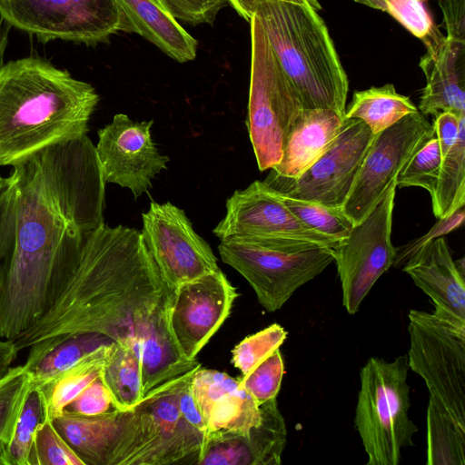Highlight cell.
I'll list each match as a JSON object with an SVG mask.
<instances>
[{
    "label": "cell",
    "instance_id": "cell-1",
    "mask_svg": "<svg viewBox=\"0 0 465 465\" xmlns=\"http://www.w3.org/2000/svg\"><path fill=\"white\" fill-rule=\"evenodd\" d=\"M105 181L87 134L12 166L0 193V338L45 314L89 234L104 223Z\"/></svg>",
    "mask_w": 465,
    "mask_h": 465
},
{
    "label": "cell",
    "instance_id": "cell-2",
    "mask_svg": "<svg viewBox=\"0 0 465 465\" xmlns=\"http://www.w3.org/2000/svg\"><path fill=\"white\" fill-rule=\"evenodd\" d=\"M175 290L141 232L104 223L87 237L45 314L15 346L18 352L30 349L25 364L31 368L77 333H98L128 343L140 358L145 396L201 366L183 359L171 338L168 320Z\"/></svg>",
    "mask_w": 465,
    "mask_h": 465
},
{
    "label": "cell",
    "instance_id": "cell-3",
    "mask_svg": "<svg viewBox=\"0 0 465 465\" xmlns=\"http://www.w3.org/2000/svg\"><path fill=\"white\" fill-rule=\"evenodd\" d=\"M99 102L89 83L39 56L0 64V166L88 132Z\"/></svg>",
    "mask_w": 465,
    "mask_h": 465
},
{
    "label": "cell",
    "instance_id": "cell-4",
    "mask_svg": "<svg viewBox=\"0 0 465 465\" xmlns=\"http://www.w3.org/2000/svg\"><path fill=\"white\" fill-rule=\"evenodd\" d=\"M255 15L303 109L344 116L348 77L318 11L308 4L262 0Z\"/></svg>",
    "mask_w": 465,
    "mask_h": 465
},
{
    "label": "cell",
    "instance_id": "cell-5",
    "mask_svg": "<svg viewBox=\"0 0 465 465\" xmlns=\"http://www.w3.org/2000/svg\"><path fill=\"white\" fill-rule=\"evenodd\" d=\"M195 371L156 387L123 411L105 465H198L205 436L184 420L178 407L181 388Z\"/></svg>",
    "mask_w": 465,
    "mask_h": 465
},
{
    "label": "cell",
    "instance_id": "cell-6",
    "mask_svg": "<svg viewBox=\"0 0 465 465\" xmlns=\"http://www.w3.org/2000/svg\"><path fill=\"white\" fill-rule=\"evenodd\" d=\"M407 356L393 361L371 357L360 372L355 426L368 465H398L402 448L413 446L417 426L409 417Z\"/></svg>",
    "mask_w": 465,
    "mask_h": 465
},
{
    "label": "cell",
    "instance_id": "cell-7",
    "mask_svg": "<svg viewBox=\"0 0 465 465\" xmlns=\"http://www.w3.org/2000/svg\"><path fill=\"white\" fill-rule=\"evenodd\" d=\"M249 23L251 75L247 126L259 170L263 172L281 161L287 134L303 106L255 14Z\"/></svg>",
    "mask_w": 465,
    "mask_h": 465
},
{
    "label": "cell",
    "instance_id": "cell-8",
    "mask_svg": "<svg viewBox=\"0 0 465 465\" xmlns=\"http://www.w3.org/2000/svg\"><path fill=\"white\" fill-rule=\"evenodd\" d=\"M223 262L252 286L269 312L281 309L301 286L334 262V249L313 244L275 246L250 242L221 241Z\"/></svg>",
    "mask_w": 465,
    "mask_h": 465
},
{
    "label": "cell",
    "instance_id": "cell-9",
    "mask_svg": "<svg viewBox=\"0 0 465 465\" xmlns=\"http://www.w3.org/2000/svg\"><path fill=\"white\" fill-rule=\"evenodd\" d=\"M408 317L409 369L424 380L429 398L465 428V326L418 310Z\"/></svg>",
    "mask_w": 465,
    "mask_h": 465
},
{
    "label": "cell",
    "instance_id": "cell-10",
    "mask_svg": "<svg viewBox=\"0 0 465 465\" xmlns=\"http://www.w3.org/2000/svg\"><path fill=\"white\" fill-rule=\"evenodd\" d=\"M0 16L44 44L96 45L120 31L133 33L115 0H0Z\"/></svg>",
    "mask_w": 465,
    "mask_h": 465
},
{
    "label": "cell",
    "instance_id": "cell-11",
    "mask_svg": "<svg viewBox=\"0 0 465 465\" xmlns=\"http://www.w3.org/2000/svg\"><path fill=\"white\" fill-rule=\"evenodd\" d=\"M213 232L220 241L275 246L313 244L335 249L340 242L305 225L286 206L281 193L262 181L228 198L225 216Z\"/></svg>",
    "mask_w": 465,
    "mask_h": 465
},
{
    "label": "cell",
    "instance_id": "cell-12",
    "mask_svg": "<svg viewBox=\"0 0 465 465\" xmlns=\"http://www.w3.org/2000/svg\"><path fill=\"white\" fill-rule=\"evenodd\" d=\"M396 188L394 181L334 249L342 304L350 314L359 311L374 283L394 263L397 248L391 242V225Z\"/></svg>",
    "mask_w": 465,
    "mask_h": 465
},
{
    "label": "cell",
    "instance_id": "cell-13",
    "mask_svg": "<svg viewBox=\"0 0 465 465\" xmlns=\"http://www.w3.org/2000/svg\"><path fill=\"white\" fill-rule=\"evenodd\" d=\"M374 136L362 121L344 118L331 145L300 176L283 178L271 172L263 182L286 196L341 208Z\"/></svg>",
    "mask_w": 465,
    "mask_h": 465
},
{
    "label": "cell",
    "instance_id": "cell-14",
    "mask_svg": "<svg viewBox=\"0 0 465 465\" xmlns=\"http://www.w3.org/2000/svg\"><path fill=\"white\" fill-rule=\"evenodd\" d=\"M434 135L432 124L420 111L375 134L341 207L353 224L373 209L410 159Z\"/></svg>",
    "mask_w": 465,
    "mask_h": 465
},
{
    "label": "cell",
    "instance_id": "cell-15",
    "mask_svg": "<svg viewBox=\"0 0 465 465\" xmlns=\"http://www.w3.org/2000/svg\"><path fill=\"white\" fill-rule=\"evenodd\" d=\"M142 218L143 242L175 287L220 269L210 245L195 232L183 210L170 202H152Z\"/></svg>",
    "mask_w": 465,
    "mask_h": 465
},
{
    "label": "cell",
    "instance_id": "cell-16",
    "mask_svg": "<svg viewBox=\"0 0 465 465\" xmlns=\"http://www.w3.org/2000/svg\"><path fill=\"white\" fill-rule=\"evenodd\" d=\"M238 293L219 269L176 287L168 329L181 357L196 356L230 315Z\"/></svg>",
    "mask_w": 465,
    "mask_h": 465
},
{
    "label": "cell",
    "instance_id": "cell-17",
    "mask_svg": "<svg viewBox=\"0 0 465 465\" xmlns=\"http://www.w3.org/2000/svg\"><path fill=\"white\" fill-rule=\"evenodd\" d=\"M153 120L136 122L117 114L98 131L95 146L105 183L128 188L135 198L147 193L152 180L167 168L169 157L152 140Z\"/></svg>",
    "mask_w": 465,
    "mask_h": 465
},
{
    "label": "cell",
    "instance_id": "cell-18",
    "mask_svg": "<svg viewBox=\"0 0 465 465\" xmlns=\"http://www.w3.org/2000/svg\"><path fill=\"white\" fill-rule=\"evenodd\" d=\"M402 265V271L432 301L433 313L465 326L464 258L452 259L443 236L425 242Z\"/></svg>",
    "mask_w": 465,
    "mask_h": 465
},
{
    "label": "cell",
    "instance_id": "cell-19",
    "mask_svg": "<svg viewBox=\"0 0 465 465\" xmlns=\"http://www.w3.org/2000/svg\"><path fill=\"white\" fill-rule=\"evenodd\" d=\"M190 389L205 422L206 440L220 433H245L261 421L260 405L239 378L200 367L191 377Z\"/></svg>",
    "mask_w": 465,
    "mask_h": 465
},
{
    "label": "cell",
    "instance_id": "cell-20",
    "mask_svg": "<svg viewBox=\"0 0 465 465\" xmlns=\"http://www.w3.org/2000/svg\"><path fill=\"white\" fill-rule=\"evenodd\" d=\"M262 419L245 433H220L208 438L198 465H279L287 429L277 398L260 404Z\"/></svg>",
    "mask_w": 465,
    "mask_h": 465
},
{
    "label": "cell",
    "instance_id": "cell-21",
    "mask_svg": "<svg viewBox=\"0 0 465 465\" xmlns=\"http://www.w3.org/2000/svg\"><path fill=\"white\" fill-rule=\"evenodd\" d=\"M419 64L426 85L418 110L424 115L450 112L465 116V40L446 36L436 50L421 56Z\"/></svg>",
    "mask_w": 465,
    "mask_h": 465
},
{
    "label": "cell",
    "instance_id": "cell-22",
    "mask_svg": "<svg viewBox=\"0 0 465 465\" xmlns=\"http://www.w3.org/2000/svg\"><path fill=\"white\" fill-rule=\"evenodd\" d=\"M344 118L331 109H303L287 134L281 161L271 172L283 178L300 176L331 145Z\"/></svg>",
    "mask_w": 465,
    "mask_h": 465
},
{
    "label": "cell",
    "instance_id": "cell-23",
    "mask_svg": "<svg viewBox=\"0 0 465 465\" xmlns=\"http://www.w3.org/2000/svg\"><path fill=\"white\" fill-rule=\"evenodd\" d=\"M136 33L179 63L196 57L198 41L161 0H115Z\"/></svg>",
    "mask_w": 465,
    "mask_h": 465
},
{
    "label": "cell",
    "instance_id": "cell-24",
    "mask_svg": "<svg viewBox=\"0 0 465 465\" xmlns=\"http://www.w3.org/2000/svg\"><path fill=\"white\" fill-rule=\"evenodd\" d=\"M122 415L123 411L114 408L96 416H83L64 410L53 423L85 465H105Z\"/></svg>",
    "mask_w": 465,
    "mask_h": 465
},
{
    "label": "cell",
    "instance_id": "cell-25",
    "mask_svg": "<svg viewBox=\"0 0 465 465\" xmlns=\"http://www.w3.org/2000/svg\"><path fill=\"white\" fill-rule=\"evenodd\" d=\"M110 343L102 345L60 371L36 390L44 420H54L94 380L100 377Z\"/></svg>",
    "mask_w": 465,
    "mask_h": 465
},
{
    "label": "cell",
    "instance_id": "cell-26",
    "mask_svg": "<svg viewBox=\"0 0 465 465\" xmlns=\"http://www.w3.org/2000/svg\"><path fill=\"white\" fill-rule=\"evenodd\" d=\"M100 378L112 396L113 408L116 410L130 411L144 398L140 358L128 343H110Z\"/></svg>",
    "mask_w": 465,
    "mask_h": 465
},
{
    "label": "cell",
    "instance_id": "cell-27",
    "mask_svg": "<svg viewBox=\"0 0 465 465\" xmlns=\"http://www.w3.org/2000/svg\"><path fill=\"white\" fill-rule=\"evenodd\" d=\"M418 111L409 96L399 94L392 84H386L354 92L344 117L362 121L377 134Z\"/></svg>",
    "mask_w": 465,
    "mask_h": 465
},
{
    "label": "cell",
    "instance_id": "cell-28",
    "mask_svg": "<svg viewBox=\"0 0 465 465\" xmlns=\"http://www.w3.org/2000/svg\"><path fill=\"white\" fill-rule=\"evenodd\" d=\"M428 465L465 464V428L429 398L427 409Z\"/></svg>",
    "mask_w": 465,
    "mask_h": 465
},
{
    "label": "cell",
    "instance_id": "cell-29",
    "mask_svg": "<svg viewBox=\"0 0 465 465\" xmlns=\"http://www.w3.org/2000/svg\"><path fill=\"white\" fill-rule=\"evenodd\" d=\"M431 196L432 211L438 219L451 215L465 204V124L455 143L443 157Z\"/></svg>",
    "mask_w": 465,
    "mask_h": 465
},
{
    "label": "cell",
    "instance_id": "cell-30",
    "mask_svg": "<svg viewBox=\"0 0 465 465\" xmlns=\"http://www.w3.org/2000/svg\"><path fill=\"white\" fill-rule=\"evenodd\" d=\"M33 390L25 365L10 367L0 378V465H6V454L25 402Z\"/></svg>",
    "mask_w": 465,
    "mask_h": 465
},
{
    "label": "cell",
    "instance_id": "cell-31",
    "mask_svg": "<svg viewBox=\"0 0 465 465\" xmlns=\"http://www.w3.org/2000/svg\"><path fill=\"white\" fill-rule=\"evenodd\" d=\"M112 341L102 334L93 332L77 333L64 339L48 351L28 370L33 389L39 388L87 353Z\"/></svg>",
    "mask_w": 465,
    "mask_h": 465
},
{
    "label": "cell",
    "instance_id": "cell-32",
    "mask_svg": "<svg viewBox=\"0 0 465 465\" xmlns=\"http://www.w3.org/2000/svg\"><path fill=\"white\" fill-rule=\"evenodd\" d=\"M388 13L414 36L421 40L426 52L436 50L445 35L433 23L421 0H353Z\"/></svg>",
    "mask_w": 465,
    "mask_h": 465
},
{
    "label": "cell",
    "instance_id": "cell-33",
    "mask_svg": "<svg viewBox=\"0 0 465 465\" xmlns=\"http://www.w3.org/2000/svg\"><path fill=\"white\" fill-rule=\"evenodd\" d=\"M281 195L286 206L299 220L324 235L341 241L349 235L354 225L341 208L294 199L282 193Z\"/></svg>",
    "mask_w": 465,
    "mask_h": 465
},
{
    "label": "cell",
    "instance_id": "cell-34",
    "mask_svg": "<svg viewBox=\"0 0 465 465\" xmlns=\"http://www.w3.org/2000/svg\"><path fill=\"white\" fill-rule=\"evenodd\" d=\"M436 136L430 138L410 159L396 178V186L421 187L431 195L434 192L442 163Z\"/></svg>",
    "mask_w": 465,
    "mask_h": 465
},
{
    "label": "cell",
    "instance_id": "cell-35",
    "mask_svg": "<svg viewBox=\"0 0 465 465\" xmlns=\"http://www.w3.org/2000/svg\"><path fill=\"white\" fill-rule=\"evenodd\" d=\"M286 330L272 323L241 341L232 351V363L242 375L247 374L275 350L280 349L287 337Z\"/></svg>",
    "mask_w": 465,
    "mask_h": 465
},
{
    "label": "cell",
    "instance_id": "cell-36",
    "mask_svg": "<svg viewBox=\"0 0 465 465\" xmlns=\"http://www.w3.org/2000/svg\"><path fill=\"white\" fill-rule=\"evenodd\" d=\"M29 465H85L52 420L45 419L37 427Z\"/></svg>",
    "mask_w": 465,
    "mask_h": 465
},
{
    "label": "cell",
    "instance_id": "cell-37",
    "mask_svg": "<svg viewBox=\"0 0 465 465\" xmlns=\"http://www.w3.org/2000/svg\"><path fill=\"white\" fill-rule=\"evenodd\" d=\"M44 420V412L36 390L29 393L6 454V465H29L35 434Z\"/></svg>",
    "mask_w": 465,
    "mask_h": 465
},
{
    "label": "cell",
    "instance_id": "cell-38",
    "mask_svg": "<svg viewBox=\"0 0 465 465\" xmlns=\"http://www.w3.org/2000/svg\"><path fill=\"white\" fill-rule=\"evenodd\" d=\"M283 374L284 363L280 349H277L239 380L246 391L260 405L277 398Z\"/></svg>",
    "mask_w": 465,
    "mask_h": 465
},
{
    "label": "cell",
    "instance_id": "cell-39",
    "mask_svg": "<svg viewBox=\"0 0 465 465\" xmlns=\"http://www.w3.org/2000/svg\"><path fill=\"white\" fill-rule=\"evenodd\" d=\"M178 20L190 25H213L226 0H161Z\"/></svg>",
    "mask_w": 465,
    "mask_h": 465
},
{
    "label": "cell",
    "instance_id": "cell-40",
    "mask_svg": "<svg viewBox=\"0 0 465 465\" xmlns=\"http://www.w3.org/2000/svg\"><path fill=\"white\" fill-rule=\"evenodd\" d=\"M113 407L112 396L101 378L90 383L64 410L83 416L105 413Z\"/></svg>",
    "mask_w": 465,
    "mask_h": 465
},
{
    "label": "cell",
    "instance_id": "cell-41",
    "mask_svg": "<svg viewBox=\"0 0 465 465\" xmlns=\"http://www.w3.org/2000/svg\"><path fill=\"white\" fill-rule=\"evenodd\" d=\"M464 217V206H462L449 217L439 219V222H437V223H435L434 226L431 227L430 231L423 236L415 239L400 248H397L396 257L393 264L402 265L406 260L425 242H430L435 238L444 236L445 234L459 228L462 224Z\"/></svg>",
    "mask_w": 465,
    "mask_h": 465
},
{
    "label": "cell",
    "instance_id": "cell-42",
    "mask_svg": "<svg viewBox=\"0 0 465 465\" xmlns=\"http://www.w3.org/2000/svg\"><path fill=\"white\" fill-rule=\"evenodd\" d=\"M463 124H465V116L459 117L450 112H441L435 115L432 126L442 157L455 143Z\"/></svg>",
    "mask_w": 465,
    "mask_h": 465
},
{
    "label": "cell",
    "instance_id": "cell-43",
    "mask_svg": "<svg viewBox=\"0 0 465 465\" xmlns=\"http://www.w3.org/2000/svg\"><path fill=\"white\" fill-rule=\"evenodd\" d=\"M446 36L465 40V0H440Z\"/></svg>",
    "mask_w": 465,
    "mask_h": 465
},
{
    "label": "cell",
    "instance_id": "cell-44",
    "mask_svg": "<svg viewBox=\"0 0 465 465\" xmlns=\"http://www.w3.org/2000/svg\"><path fill=\"white\" fill-rule=\"evenodd\" d=\"M191 374L183 384L178 396V407L182 417L191 426L202 432L206 440V426L190 389Z\"/></svg>",
    "mask_w": 465,
    "mask_h": 465
},
{
    "label": "cell",
    "instance_id": "cell-45",
    "mask_svg": "<svg viewBox=\"0 0 465 465\" xmlns=\"http://www.w3.org/2000/svg\"><path fill=\"white\" fill-rule=\"evenodd\" d=\"M262 0H232L230 5L237 12V14L250 22L254 15L258 5ZM301 4H308L317 11L322 9V5L318 0H281Z\"/></svg>",
    "mask_w": 465,
    "mask_h": 465
},
{
    "label": "cell",
    "instance_id": "cell-46",
    "mask_svg": "<svg viewBox=\"0 0 465 465\" xmlns=\"http://www.w3.org/2000/svg\"><path fill=\"white\" fill-rule=\"evenodd\" d=\"M8 42V32L3 27L0 23V64L3 63V58L7 46Z\"/></svg>",
    "mask_w": 465,
    "mask_h": 465
},
{
    "label": "cell",
    "instance_id": "cell-47",
    "mask_svg": "<svg viewBox=\"0 0 465 465\" xmlns=\"http://www.w3.org/2000/svg\"><path fill=\"white\" fill-rule=\"evenodd\" d=\"M16 350L14 341H4L0 338V352H6Z\"/></svg>",
    "mask_w": 465,
    "mask_h": 465
},
{
    "label": "cell",
    "instance_id": "cell-48",
    "mask_svg": "<svg viewBox=\"0 0 465 465\" xmlns=\"http://www.w3.org/2000/svg\"><path fill=\"white\" fill-rule=\"evenodd\" d=\"M7 183H8V177L5 178L0 175V193L6 186Z\"/></svg>",
    "mask_w": 465,
    "mask_h": 465
},
{
    "label": "cell",
    "instance_id": "cell-49",
    "mask_svg": "<svg viewBox=\"0 0 465 465\" xmlns=\"http://www.w3.org/2000/svg\"><path fill=\"white\" fill-rule=\"evenodd\" d=\"M226 1H227L228 4H230L232 0H226Z\"/></svg>",
    "mask_w": 465,
    "mask_h": 465
},
{
    "label": "cell",
    "instance_id": "cell-50",
    "mask_svg": "<svg viewBox=\"0 0 465 465\" xmlns=\"http://www.w3.org/2000/svg\"><path fill=\"white\" fill-rule=\"evenodd\" d=\"M438 2L440 1V0H437Z\"/></svg>",
    "mask_w": 465,
    "mask_h": 465
}]
</instances>
